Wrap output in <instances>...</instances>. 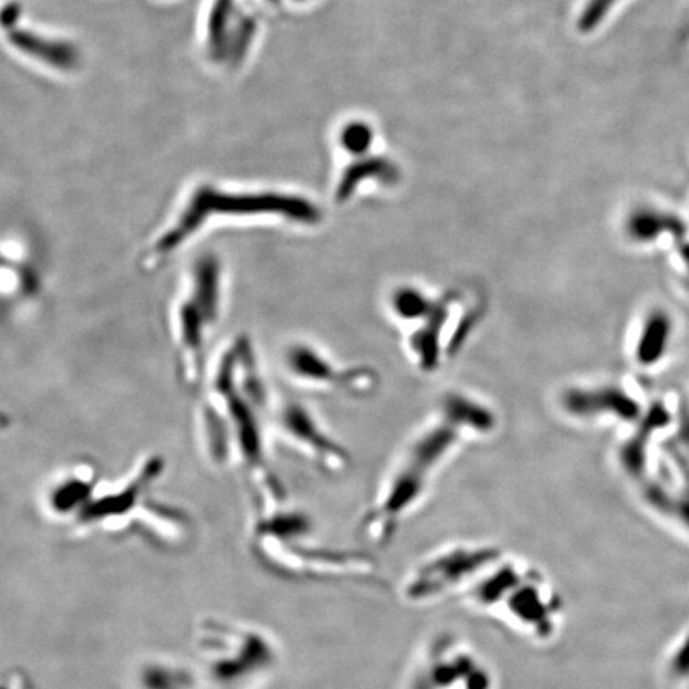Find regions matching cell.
<instances>
[{"label":"cell","mask_w":689,"mask_h":689,"mask_svg":"<svg viewBox=\"0 0 689 689\" xmlns=\"http://www.w3.org/2000/svg\"><path fill=\"white\" fill-rule=\"evenodd\" d=\"M320 211L313 203L294 195L275 192H230L215 186H200L184 207L153 234L138 255L143 273H157L166 263L187 251L198 238L223 223L286 221L316 223Z\"/></svg>","instance_id":"277c9868"},{"label":"cell","mask_w":689,"mask_h":689,"mask_svg":"<svg viewBox=\"0 0 689 689\" xmlns=\"http://www.w3.org/2000/svg\"><path fill=\"white\" fill-rule=\"evenodd\" d=\"M195 398V429L205 460L215 468H240L255 511L283 504V483L269 457V393L247 335L230 338L212 353Z\"/></svg>","instance_id":"6da1fadb"},{"label":"cell","mask_w":689,"mask_h":689,"mask_svg":"<svg viewBox=\"0 0 689 689\" xmlns=\"http://www.w3.org/2000/svg\"><path fill=\"white\" fill-rule=\"evenodd\" d=\"M226 299V263L218 252H200L180 275L168 310L176 374L180 386L194 398L207 377Z\"/></svg>","instance_id":"5b68a950"},{"label":"cell","mask_w":689,"mask_h":689,"mask_svg":"<svg viewBox=\"0 0 689 689\" xmlns=\"http://www.w3.org/2000/svg\"><path fill=\"white\" fill-rule=\"evenodd\" d=\"M100 472L90 461H79L58 472L43 490V508L55 521L74 525L100 487Z\"/></svg>","instance_id":"7c38bea8"},{"label":"cell","mask_w":689,"mask_h":689,"mask_svg":"<svg viewBox=\"0 0 689 689\" xmlns=\"http://www.w3.org/2000/svg\"><path fill=\"white\" fill-rule=\"evenodd\" d=\"M618 2L619 0H587L578 21L581 31H595L607 20L609 12L618 6Z\"/></svg>","instance_id":"2e32d148"},{"label":"cell","mask_w":689,"mask_h":689,"mask_svg":"<svg viewBox=\"0 0 689 689\" xmlns=\"http://www.w3.org/2000/svg\"><path fill=\"white\" fill-rule=\"evenodd\" d=\"M41 292V280L23 249L3 244L0 249V302L31 301Z\"/></svg>","instance_id":"4fadbf2b"},{"label":"cell","mask_w":689,"mask_h":689,"mask_svg":"<svg viewBox=\"0 0 689 689\" xmlns=\"http://www.w3.org/2000/svg\"><path fill=\"white\" fill-rule=\"evenodd\" d=\"M452 597L533 644H547L564 613L561 597L537 566L489 544H471Z\"/></svg>","instance_id":"7a4b0ae2"},{"label":"cell","mask_w":689,"mask_h":689,"mask_svg":"<svg viewBox=\"0 0 689 689\" xmlns=\"http://www.w3.org/2000/svg\"><path fill=\"white\" fill-rule=\"evenodd\" d=\"M288 373L292 378L315 388L337 389L349 395H367L373 392L375 377L367 369H338L332 361L309 345H292L284 355Z\"/></svg>","instance_id":"8fae6325"},{"label":"cell","mask_w":689,"mask_h":689,"mask_svg":"<svg viewBox=\"0 0 689 689\" xmlns=\"http://www.w3.org/2000/svg\"><path fill=\"white\" fill-rule=\"evenodd\" d=\"M367 178H370V180L380 178L393 179L395 178V169L386 165L385 161H367V164L359 165L358 168L349 169L344 179H342L341 186H338V198L346 200V198L352 197L353 190Z\"/></svg>","instance_id":"9a60e30c"},{"label":"cell","mask_w":689,"mask_h":689,"mask_svg":"<svg viewBox=\"0 0 689 689\" xmlns=\"http://www.w3.org/2000/svg\"><path fill=\"white\" fill-rule=\"evenodd\" d=\"M0 689H32L31 685H29V681L27 680V678H24L23 676H17V674H13V676H10L9 678H7L6 681H2V683H0Z\"/></svg>","instance_id":"ac0fdd59"},{"label":"cell","mask_w":689,"mask_h":689,"mask_svg":"<svg viewBox=\"0 0 689 689\" xmlns=\"http://www.w3.org/2000/svg\"><path fill=\"white\" fill-rule=\"evenodd\" d=\"M270 425L284 442L315 461L320 468L341 471L349 461L346 450L324 431L320 421L302 404L292 400L281 404Z\"/></svg>","instance_id":"30bf717a"},{"label":"cell","mask_w":689,"mask_h":689,"mask_svg":"<svg viewBox=\"0 0 689 689\" xmlns=\"http://www.w3.org/2000/svg\"><path fill=\"white\" fill-rule=\"evenodd\" d=\"M493 425L495 420L490 410L468 396L453 395L443 400L441 417L414 439L364 515L361 525L364 537L374 546L389 543L424 501L429 483L461 438L486 435Z\"/></svg>","instance_id":"3957f363"},{"label":"cell","mask_w":689,"mask_h":689,"mask_svg":"<svg viewBox=\"0 0 689 689\" xmlns=\"http://www.w3.org/2000/svg\"><path fill=\"white\" fill-rule=\"evenodd\" d=\"M370 139H373V135H370L367 126L364 125L349 126L346 133H344L345 146L348 149L355 150V153L366 149L370 144Z\"/></svg>","instance_id":"e0dca14e"},{"label":"cell","mask_w":689,"mask_h":689,"mask_svg":"<svg viewBox=\"0 0 689 689\" xmlns=\"http://www.w3.org/2000/svg\"><path fill=\"white\" fill-rule=\"evenodd\" d=\"M133 689H201L195 670L176 662L154 659L140 664L132 681Z\"/></svg>","instance_id":"5bb4252c"},{"label":"cell","mask_w":689,"mask_h":689,"mask_svg":"<svg viewBox=\"0 0 689 689\" xmlns=\"http://www.w3.org/2000/svg\"><path fill=\"white\" fill-rule=\"evenodd\" d=\"M392 310L399 323L413 330L407 334V346L425 373H432L450 358L478 321L474 302L460 291L436 297L415 288H400L392 297Z\"/></svg>","instance_id":"52a82bcc"},{"label":"cell","mask_w":689,"mask_h":689,"mask_svg":"<svg viewBox=\"0 0 689 689\" xmlns=\"http://www.w3.org/2000/svg\"><path fill=\"white\" fill-rule=\"evenodd\" d=\"M197 676L209 689H261L281 666L280 645L247 624L207 619L195 638Z\"/></svg>","instance_id":"8992f818"},{"label":"cell","mask_w":689,"mask_h":689,"mask_svg":"<svg viewBox=\"0 0 689 689\" xmlns=\"http://www.w3.org/2000/svg\"><path fill=\"white\" fill-rule=\"evenodd\" d=\"M407 689H500L486 656L458 635H436L414 659Z\"/></svg>","instance_id":"9c48e42d"},{"label":"cell","mask_w":689,"mask_h":689,"mask_svg":"<svg viewBox=\"0 0 689 689\" xmlns=\"http://www.w3.org/2000/svg\"><path fill=\"white\" fill-rule=\"evenodd\" d=\"M165 458L153 453L144 457L129 476L115 486L103 487L100 483L95 495L72 526L75 530L104 529L117 532L135 525L133 522L136 521L146 522V525L155 522L158 529L161 524H184L182 514L178 510L154 500V487L165 474Z\"/></svg>","instance_id":"ba28073f"}]
</instances>
